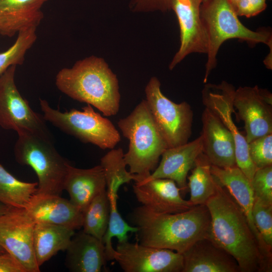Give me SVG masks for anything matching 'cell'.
<instances>
[{
    "instance_id": "9c48e42d",
    "label": "cell",
    "mask_w": 272,
    "mask_h": 272,
    "mask_svg": "<svg viewBox=\"0 0 272 272\" xmlns=\"http://www.w3.org/2000/svg\"><path fill=\"white\" fill-rule=\"evenodd\" d=\"M17 65L0 75V126L17 133L27 132L53 141L43 115L34 111L17 89Z\"/></svg>"
},
{
    "instance_id": "f546056e",
    "label": "cell",
    "mask_w": 272,
    "mask_h": 272,
    "mask_svg": "<svg viewBox=\"0 0 272 272\" xmlns=\"http://www.w3.org/2000/svg\"><path fill=\"white\" fill-rule=\"evenodd\" d=\"M36 31L33 28L20 32L14 43L0 53V75L12 65L23 64L27 52L37 39Z\"/></svg>"
},
{
    "instance_id": "836d02e7",
    "label": "cell",
    "mask_w": 272,
    "mask_h": 272,
    "mask_svg": "<svg viewBox=\"0 0 272 272\" xmlns=\"http://www.w3.org/2000/svg\"><path fill=\"white\" fill-rule=\"evenodd\" d=\"M172 0H132L129 7L136 12H148L159 11L163 12L171 10ZM202 3L208 0H202Z\"/></svg>"
},
{
    "instance_id": "74e56055",
    "label": "cell",
    "mask_w": 272,
    "mask_h": 272,
    "mask_svg": "<svg viewBox=\"0 0 272 272\" xmlns=\"http://www.w3.org/2000/svg\"><path fill=\"white\" fill-rule=\"evenodd\" d=\"M228 1H229V2L230 3L231 5L232 6L233 8L234 9L235 8V7L236 6V4H237V3L240 0H228Z\"/></svg>"
},
{
    "instance_id": "f35d334b",
    "label": "cell",
    "mask_w": 272,
    "mask_h": 272,
    "mask_svg": "<svg viewBox=\"0 0 272 272\" xmlns=\"http://www.w3.org/2000/svg\"><path fill=\"white\" fill-rule=\"evenodd\" d=\"M7 252L1 245H0V253H4Z\"/></svg>"
},
{
    "instance_id": "ba28073f",
    "label": "cell",
    "mask_w": 272,
    "mask_h": 272,
    "mask_svg": "<svg viewBox=\"0 0 272 272\" xmlns=\"http://www.w3.org/2000/svg\"><path fill=\"white\" fill-rule=\"evenodd\" d=\"M145 93L149 110L168 148L187 143L191 134L193 118L190 105L185 101L176 103L166 97L156 77L149 80Z\"/></svg>"
},
{
    "instance_id": "7a4b0ae2",
    "label": "cell",
    "mask_w": 272,
    "mask_h": 272,
    "mask_svg": "<svg viewBox=\"0 0 272 272\" xmlns=\"http://www.w3.org/2000/svg\"><path fill=\"white\" fill-rule=\"evenodd\" d=\"M129 219L137 228L138 243L180 254L210 234L211 216L206 205L175 214L158 213L142 205L132 210Z\"/></svg>"
},
{
    "instance_id": "e575fe53",
    "label": "cell",
    "mask_w": 272,
    "mask_h": 272,
    "mask_svg": "<svg viewBox=\"0 0 272 272\" xmlns=\"http://www.w3.org/2000/svg\"><path fill=\"white\" fill-rule=\"evenodd\" d=\"M266 7V0H240L234 10L238 16L250 18L263 12Z\"/></svg>"
},
{
    "instance_id": "ffe728a7",
    "label": "cell",
    "mask_w": 272,
    "mask_h": 272,
    "mask_svg": "<svg viewBox=\"0 0 272 272\" xmlns=\"http://www.w3.org/2000/svg\"><path fill=\"white\" fill-rule=\"evenodd\" d=\"M25 210L35 223L60 225L75 231L82 227V212L60 195L35 194Z\"/></svg>"
},
{
    "instance_id": "f1b7e54d",
    "label": "cell",
    "mask_w": 272,
    "mask_h": 272,
    "mask_svg": "<svg viewBox=\"0 0 272 272\" xmlns=\"http://www.w3.org/2000/svg\"><path fill=\"white\" fill-rule=\"evenodd\" d=\"M109 201V218L106 231L103 237L102 242L105 247L107 260H114L116 253L113 247L112 239L116 237L118 242L128 241L127 234L135 233L137 228L125 222L119 214L117 205V194L107 193Z\"/></svg>"
},
{
    "instance_id": "d590c367",
    "label": "cell",
    "mask_w": 272,
    "mask_h": 272,
    "mask_svg": "<svg viewBox=\"0 0 272 272\" xmlns=\"http://www.w3.org/2000/svg\"><path fill=\"white\" fill-rule=\"evenodd\" d=\"M0 272H27L21 263L8 252L0 253Z\"/></svg>"
},
{
    "instance_id": "4316f807",
    "label": "cell",
    "mask_w": 272,
    "mask_h": 272,
    "mask_svg": "<svg viewBox=\"0 0 272 272\" xmlns=\"http://www.w3.org/2000/svg\"><path fill=\"white\" fill-rule=\"evenodd\" d=\"M83 231L102 241L109 218V201L106 189L101 191L82 212Z\"/></svg>"
},
{
    "instance_id": "30bf717a",
    "label": "cell",
    "mask_w": 272,
    "mask_h": 272,
    "mask_svg": "<svg viewBox=\"0 0 272 272\" xmlns=\"http://www.w3.org/2000/svg\"><path fill=\"white\" fill-rule=\"evenodd\" d=\"M234 86L225 81L220 84L206 83L202 91V102L221 120L232 134L235 143L236 165L250 181L256 168L249 155L248 143L239 131L232 118L234 112Z\"/></svg>"
},
{
    "instance_id": "8992f818",
    "label": "cell",
    "mask_w": 272,
    "mask_h": 272,
    "mask_svg": "<svg viewBox=\"0 0 272 272\" xmlns=\"http://www.w3.org/2000/svg\"><path fill=\"white\" fill-rule=\"evenodd\" d=\"M14 149L16 161L31 167L38 178L36 195H61L69 162L53 141L27 132L18 133Z\"/></svg>"
},
{
    "instance_id": "4fadbf2b",
    "label": "cell",
    "mask_w": 272,
    "mask_h": 272,
    "mask_svg": "<svg viewBox=\"0 0 272 272\" xmlns=\"http://www.w3.org/2000/svg\"><path fill=\"white\" fill-rule=\"evenodd\" d=\"M202 3V0L171 1V10L179 25L180 45L169 65L170 70L189 54L207 53L208 37L200 13Z\"/></svg>"
},
{
    "instance_id": "52a82bcc",
    "label": "cell",
    "mask_w": 272,
    "mask_h": 272,
    "mask_svg": "<svg viewBox=\"0 0 272 272\" xmlns=\"http://www.w3.org/2000/svg\"><path fill=\"white\" fill-rule=\"evenodd\" d=\"M39 104L45 121L83 143L104 150L112 149L121 140L113 123L90 104L83 107L82 111L73 108L62 112L53 108L46 100L40 99Z\"/></svg>"
},
{
    "instance_id": "1f68e13d",
    "label": "cell",
    "mask_w": 272,
    "mask_h": 272,
    "mask_svg": "<svg viewBox=\"0 0 272 272\" xmlns=\"http://www.w3.org/2000/svg\"><path fill=\"white\" fill-rule=\"evenodd\" d=\"M250 159L256 169L272 165V133L258 137L248 143Z\"/></svg>"
},
{
    "instance_id": "83f0119b",
    "label": "cell",
    "mask_w": 272,
    "mask_h": 272,
    "mask_svg": "<svg viewBox=\"0 0 272 272\" xmlns=\"http://www.w3.org/2000/svg\"><path fill=\"white\" fill-rule=\"evenodd\" d=\"M121 148L111 149L100 160L105 179L107 193L117 194L119 187L134 179V174L126 169Z\"/></svg>"
},
{
    "instance_id": "277c9868",
    "label": "cell",
    "mask_w": 272,
    "mask_h": 272,
    "mask_svg": "<svg viewBox=\"0 0 272 272\" xmlns=\"http://www.w3.org/2000/svg\"><path fill=\"white\" fill-rule=\"evenodd\" d=\"M117 125L129 140L123 158L131 173L146 176L156 168L160 156L168 148L158 128L146 100H143Z\"/></svg>"
},
{
    "instance_id": "9a60e30c",
    "label": "cell",
    "mask_w": 272,
    "mask_h": 272,
    "mask_svg": "<svg viewBox=\"0 0 272 272\" xmlns=\"http://www.w3.org/2000/svg\"><path fill=\"white\" fill-rule=\"evenodd\" d=\"M233 105L238 110L237 116L244 121L248 143L272 133V105L264 100L257 86L236 89Z\"/></svg>"
},
{
    "instance_id": "2e32d148",
    "label": "cell",
    "mask_w": 272,
    "mask_h": 272,
    "mask_svg": "<svg viewBox=\"0 0 272 272\" xmlns=\"http://www.w3.org/2000/svg\"><path fill=\"white\" fill-rule=\"evenodd\" d=\"M202 153L212 165L230 168L236 165L233 137L221 120L205 107L201 114Z\"/></svg>"
},
{
    "instance_id": "ac0fdd59",
    "label": "cell",
    "mask_w": 272,
    "mask_h": 272,
    "mask_svg": "<svg viewBox=\"0 0 272 272\" xmlns=\"http://www.w3.org/2000/svg\"><path fill=\"white\" fill-rule=\"evenodd\" d=\"M202 153L201 136L186 144L167 148L162 153L161 162L149 178H166L173 180L181 191L187 189L188 173L198 156Z\"/></svg>"
},
{
    "instance_id": "7c38bea8",
    "label": "cell",
    "mask_w": 272,
    "mask_h": 272,
    "mask_svg": "<svg viewBox=\"0 0 272 272\" xmlns=\"http://www.w3.org/2000/svg\"><path fill=\"white\" fill-rule=\"evenodd\" d=\"M115 250L114 260L125 272H182L183 255L171 250L127 241Z\"/></svg>"
},
{
    "instance_id": "d6986e66",
    "label": "cell",
    "mask_w": 272,
    "mask_h": 272,
    "mask_svg": "<svg viewBox=\"0 0 272 272\" xmlns=\"http://www.w3.org/2000/svg\"><path fill=\"white\" fill-rule=\"evenodd\" d=\"M182 254V272H240L235 258L209 237L198 240Z\"/></svg>"
},
{
    "instance_id": "d4e9b609",
    "label": "cell",
    "mask_w": 272,
    "mask_h": 272,
    "mask_svg": "<svg viewBox=\"0 0 272 272\" xmlns=\"http://www.w3.org/2000/svg\"><path fill=\"white\" fill-rule=\"evenodd\" d=\"M37 184L17 179L0 164V202L26 209L36 193Z\"/></svg>"
},
{
    "instance_id": "7402d4cb",
    "label": "cell",
    "mask_w": 272,
    "mask_h": 272,
    "mask_svg": "<svg viewBox=\"0 0 272 272\" xmlns=\"http://www.w3.org/2000/svg\"><path fill=\"white\" fill-rule=\"evenodd\" d=\"M65 251V264L72 272H100L107 261L102 241L83 231L74 235Z\"/></svg>"
},
{
    "instance_id": "6da1fadb",
    "label": "cell",
    "mask_w": 272,
    "mask_h": 272,
    "mask_svg": "<svg viewBox=\"0 0 272 272\" xmlns=\"http://www.w3.org/2000/svg\"><path fill=\"white\" fill-rule=\"evenodd\" d=\"M216 181L215 192L205 203L211 216L209 237L235 258L240 272H271L272 263L263 256L242 210Z\"/></svg>"
},
{
    "instance_id": "e0dca14e",
    "label": "cell",
    "mask_w": 272,
    "mask_h": 272,
    "mask_svg": "<svg viewBox=\"0 0 272 272\" xmlns=\"http://www.w3.org/2000/svg\"><path fill=\"white\" fill-rule=\"evenodd\" d=\"M211 169L213 176L228 190L242 210L263 256L272 263V250L263 242L253 220L254 197L250 180L237 165L227 168L211 165Z\"/></svg>"
},
{
    "instance_id": "484cf974",
    "label": "cell",
    "mask_w": 272,
    "mask_h": 272,
    "mask_svg": "<svg viewBox=\"0 0 272 272\" xmlns=\"http://www.w3.org/2000/svg\"><path fill=\"white\" fill-rule=\"evenodd\" d=\"M211 164L202 153L196 159L187 177L190 199L193 206L205 205L215 192L216 179L211 172Z\"/></svg>"
},
{
    "instance_id": "5bb4252c",
    "label": "cell",
    "mask_w": 272,
    "mask_h": 272,
    "mask_svg": "<svg viewBox=\"0 0 272 272\" xmlns=\"http://www.w3.org/2000/svg\"><path fill=\"white\" fill-rule=\"evenodd\" d=\"M147 176L141 177L134 174L133 191L142 206L164 214L181 213L194 206L181 197L180 189L173 180L151 179Z\"/></svg>"
},
{
    "instance_id": "3957f363",
    "label": "cell",
    "mask_w": 272,
    "mask_h": 272,
    "mask_svg": "<svg viewBox=\"0 0 272 272\" xmlns=\"http://www.w3.org/2000/svg\"><path fill=\"white\" fill-rule=\"evenodd\" d=\"M55 85L65 95L91 105L104 116L115 115L119 111L118 79L102 58L90 56L71 67L61 69L56 76Z\"/></svg>"
},
{
    "instance_id": "8fae6325",
    "label": "cell",
    "mask_w": 272,
    "mask_h": 272,
    "mask_svg": "<svg viewBox=\"0 0 272 272\" xmlns=\"http://www.w3.org/2000/svg\"><path fill=\"white\" fill-rule=\"evenodd\" d=\"M35 222L25 209L10 207L0 216V245L15 257L27 272H39L33 248Z\"/></svg>"
},
{
    "instance_id": "603a6c76",
    "label": "cell",
    "mask_w": 272,
    "mask_h": 272,
    "mask_svg": "<svg viewBox=\"0 0 272 272\" xmlns=\"http://www.w3.org/2000/svg\"><path fill=\"white\" fill-rule=\"evenodd\" d=\"M63 189L68 192L71 202L82 212L95 196L106 189L101 166L81 169L69 164Z\"/></svg>"
},
{
    "instance_id": "4dcf8cb0",
    "label": "cell",
    "mask_w": 272,
    "mask_h": 272,
    "mask_svg": "<svg viewBox=\"0 0 272 272\" xmlns=\"http://www.w3.org/2000/svg\"><path fill=\"white\" fill-rule=\"evenodd\" d=\"M252 217L262 239L272 250V205L265 204L254 198Z\"/></svg>"
},
{
    "instance_id": "d6a6232c",
    "label": "cell",
    "mask_w": 272,
    "mask_h": 272,
    "mask_svg": "<svg viewBox=\"0 0 272 272\" xmlns=\"http://www.w3.org/2000/svg\"><path fill=\"white\" fill-rule=\"evenodd\" d=\"M250 183L254 197L272 205V165L256 169Z\"/></svg>"
},
{
    "instance_id": "8d00e7d4",
    "label": "cell",
    "mask_w": 272,
    "mask_h": 272,
    "mask_svg": "<svg viewBox=\"0 0 272 272\" xmlns=\"http://www.w3.org/2000/svg\"><path fill=\"white\" fill-rule=\"evenodd\" d=\"M10 208V207L0 202V216L5 213Z\"/></svg>"
},
{
    "instance_id": "44dd1931",
    "label": "cell",
    "mask_w": 272,
    "mask_h": 272,
    "mask_svg": "<svg viewBox=\"0 0 272 272\" xmlns=\"http://www.w3.org/2000/svg\"><path fill=\"white\" fill-rule=\"evenodd\" d=\"M48 0H0V34L9 37L37 28L43 19V5Z\"/></svg>"
},
{
    "instance_id": "5b68a950",
    "label": "cell",
    "mask_w": 272,
    "mask_h": 272,
    "mask_svg": "<svg viewBox=\"0 0 272 272\" xmlns=\"http://www.w3.org/2000/svg\"><path fill=\"white\" fill-rule=\"evenodd\" d=\"M200 17L208 37V58L203 83L217 65L221 45L230 39H238L251 45L261 43L272 45L270 31H253L242 24L228 0H208L201 4Z\"/></svg>"
},
{
    "instance_id": "cb8c5ba5",
    "label": "cell",
    "mask_w": 272,
    "mask_h": 272,
    "mask_svg": "<svg viewBox=\"0 0 272 272\" xmlns=\"http://www.w3.org/2000/svg\"><path fill=\"white\" fill-rule=\"evenodd\" d=\"M75 234V230L66 227L35 223L33 241L38 265L40 267L59 251H65Z\"/></svg>"
}]
</instances>
